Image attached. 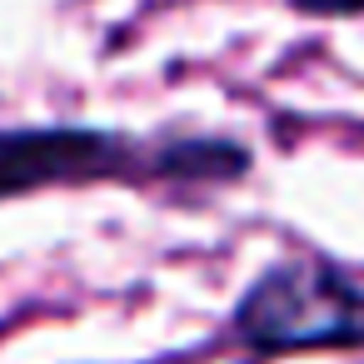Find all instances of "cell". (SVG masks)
Here are the masks:
<instances>
[{
    "label": "cell",
    "mask_w": 364,
    "mask_h": 364,
    "mask_svg": "<svg viewBox=\"0 0 364 364\" xmlns=\"http://www.w3.org/2000/svg\"><path fill=\"white\" fill-rule=\"evenodd\" d=\"M235 339L255 354L364 344V274L324 259H274L235 304Z\"/></svg>",
    "instance_id": "1"
},
{
    "label": "cell",
    "mask_w": 364,
    "mask_h": 364,
    "mask_svg": "<svg viewBox=\"0 0 364 364\" xmlns=\"http://www.w3.org/2000/svg\"><path fill=\"white\" fill-rule=\"evenodd\" d=\"M95 180H155V140L75 120L0 125V205Z\"/></svg>",
    "instance_id": "2"
},
{
    "label": "cell",
    "mask_w": 364,
    "mask_h": 364,
    "mask_svg": "<svg viewBox=\"0 0 364 364\" xmlns=\"http://www.w3.org/2000/svg\"><path fill=\"white\" fill-rule=\"evenodd\" d=\"M255 170V150L235 135H170L155 140V180L230 185Z\"/></svg>",
    "instance_id": "3"
},
{
    "label": "cell",
    "mask_w": 364,
    "mask_h": 364,
    "mask_svg": "<svg viewBox=\"0 0 364 364\" xmlns=\"http://www.w3.org/2000/svg\"><path fill=\"white\" fill-rule=\"evenodd\" d=\"M299 16H314V21H354L364 16V0H289Z\"/></svg>",
    "instance_id": "4"
}]
</instances>
